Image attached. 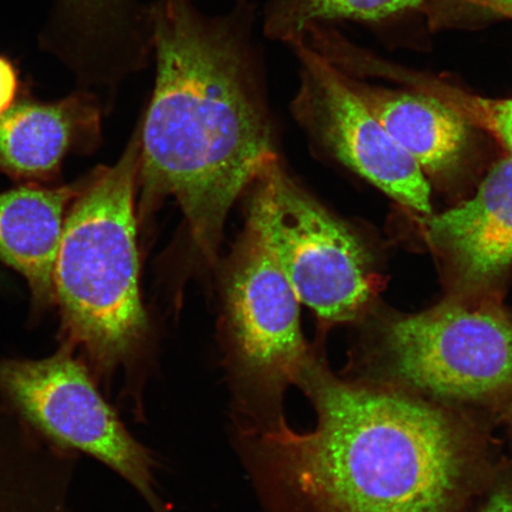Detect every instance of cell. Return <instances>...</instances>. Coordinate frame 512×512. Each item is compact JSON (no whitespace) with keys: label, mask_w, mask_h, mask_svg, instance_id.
I'll return each instance as SVG.
<instances>
[{"label":"cell","mask_w":512,"mask_h":512,"mask_svg":"<svg viewBox=\"0 0 512 512\" xmlns=\"http://www.w3.org/2000/svg\"><path fill=\"white\" fill-rule=\"evenodd\" d=\"M425 0H270L264 32L275 42L294 46L316 27L343 21L379 23L418 8Z\"/></svg>","instance_id":"4fadbf2b"},{"label":"cell","mask_w":512,"mask_h":512,"mask_svg":"<svg viewBox=\"0 0 512 512\" xmlns=\"http://www.w3.org/2000/svg\"><path fill=\"white\" fill-rule=\"evenodd\" d=\"M18 89L16 67L6 57L0 56V117L14 106Z\"/></svg>","instance_id":"e0dca14e"},{"label":"cell","mask_w":512,"mask_h":512,"mask_svg":"<svg viewBox=\"0 0 512 512\" xmlns=\"http://www.w3.org/2000/svg\"><path fill=\"white\" fill-rule=\"evenodd\" d=\"M150 18L157 73L138 130L144 209L175 197L211 261L234 202L279 160L254 4L208 16L192 0H155Z\"/></svg>","instance_id":"7a4b0ae2"},{"label":"cell","mask_w":512,"mask_h":512,"mask_svg":"<svg viewBox=\"0 0 512 512\" xmlns=\"http://www.w3.org/2000/svg\"><path fill=\"white\" fill-rule=\"evenodd\" d=\"M296 386L313 430L233 432L265 512H452L470 475L464 428L435 403L338 377L312 356Z\"/></svg>","instance_id":"6da1fadb"},{"label":"cell","mask_w":512,"mask_h":512,"mask_svg":"<svg viewBox=\"0 0 512 512\" xmlns=\"http://www.w3.org/2000/svg\"><path fill=\"white\" fill-rule=\"evenodd\" d=\"M226 281L227 364L233 431L267 433L288 426L286 393L313 354L299 300L261 242L247 230Z\"/></svg>","instance_id":"277c9868"},{"label":"cell","mask_w":512,"mask_h":512,"mask_svg":"<svg viewBox=\"0 0 512 512\" xmlns=\"http://www.w3.org/2000/svg\"><path fill=\"white\" fill-rule=\"evenodd\" d=\"M86 181L0 192V259L30 287L38 306L55 303L53 273L68 211Z\"/></svg>","instance_id":"8fae6325"},{"label":"cell","mask_w":512,"mask_h":512,"mask_svg":"<svg viewBox=\"0 0 512 512\" xmlns=\"http://www.w3.org/2000/svg\"><path fill=\"white\" fill-rule=\"evenodd\" d=\"M248 228L284 273L299 303L325 323L360 316L374 292L371 256L354 230L272 163L255 181Z\"/></svg>","instance_id":"8992f818"},{"label":"cell","mask_w":512,"mask_h":512,"mask_svg":"<svg viewBox=\"0 0 512 512\" xmlns=\"http://www.w3.org/2000/svg\"><path fill=\"white\" fill-rule=\"evenodd\" d=\"M458 10L480 17L512 18V0H445Z\"/></svg>","instance_id":"2e32d148"},{"label":"cell","mask_w":512,"mask_h":512,"mask_svg":"<svg viewBox=\"0 0 512 512\" xmlns=\"http://www.w3.org/2000/svg\"><path fill=\"white\" fill-rule=\"evenodd\" d=\"M139 157L137 131L117 164L86 178L54 266L63 343L81 351L99 383L130 366L146 336L134 215Z\"/></svg>","instance_id":"3957f363"},{"label":"cell","mask_w":512,"mask_h":512,"mask_svg":"<svg viewBox=\"0 0 512 512\" xmlns=\"http://www.w3.org/2000/svg\"><path fill=\"white\" fill-rule=\"evenodd\" d=\"M291 48L300 64L291 110L313 142L402 206L431 215V187L418 162L325 57L305 42Z\"/></svg>","instance_id":"ba28073f"},{"label":"cell","mask_w":512,"mask_h":512,"mask_svg":"<svg viewBox=\"0 0 512 512\" xmlns=\"http://www.w3.org/2000/svg\"><path fill=\"white\" fill-rule=\"evenodd\" d=\"M428 233L472 283L498 277L512 265V156L499 160L475 197L431 217Z\"/></svg>","instance_id":"30bf717a"},{"label":"cell","mask_w":512,"mask_h":512,"mask_svg":"<svg viewBox=\"0 0 512 512\" xmlns=\"http://www.w3.org/2000/svg\"><path fill=\"white\" fill-rule=\"evenodd\" d=\"M69 12L80 23L89 27H98L102 22H115L119 14V5L123 0H64Z\"/></svg>","instance_id":"9a60e30c"},{"label":"cell","mask_w":512,"mask_h":512,"mask_svg":"<svg viewBox=\"0 0 512 512\" xmlns=\"http://www.w3.org/2000/svg\"><path fill=\"white\" fill-rule=\"evenodd\" d=\"M338 70L352 91L422 170L443 174L456 168L470 137L469 123L462 115L432 95L370 86Z\"/></svg>","instance_id":"7c38bea8"},{"label":"cell","mask_w":512,"mask_h":512,"mask_svg":"<svg viewBox=\"0 0 512 512\" xmlns=\"http://www.w3.org/2000/svg\"><path fill=\"white\" fill-rule=\"evenodd\" d=\"M383 360L401 383L456 402H477L512 387V322L491 307L443 304L390 320Z\"/></svg>","instance_id":"52a82bcc"},{"label":"cell","mask_w":512,"mask_h":512,"mask_svg":"<svg viewBox=\"0 0 512 512\" xmlns=\"http://www.w3.org/2000/svg\"><path fill=\"white\" fill-rule=\"evenodd\" d=\"M479 512H512V485L499 486Z\"/></svg>","instance_id":"ac0fdd59"},{"label":"cell","mask_w":512,"mask_h":512,"mask_svg":"<svg viewBox=\"0 0 512 512\" xmlns=\"http://www.w3.org/2000/svg\"><path fill=\"white\" fill-rule=\"evenodd\" d=\"M100 126L99 105L88 94L14 105L0 117V174L30 183L50 181L70 152L98 142Z\"/></svg>","instance_id":"9c48e42d"},{"label":"cell","mask_w":512,"mask_h":512,"mask_svg":"<svg viewBox=\"0 0 512 512\" xmlns=\"http://www.w3.org/2000/svg\"><path fill=\"white\" fill-rule=\"evenodd\" d=\"M394 74L411 80L420 92L443 101L462 115L467 123L476 124L494 134L512 156V99H486L438 80Z\"/></svg>","instance_id":"5bb4252c"},{"label":"cell","mask_w":512,"mask_h":512,"mask_svg":"<svg viewBox=\"0 0 512 512\" xmlns=\"http://www.w3.org/2000/svg\"><path fill=\"white\" fill-rule=\"evenodd\" d=\"M0 403L47 443L117 473L152 512H171L158 492L156 457L128 431L72 345L41 360L0 357Z\"/></svg>","instance_id":"5b68a950"}]
</instances>
